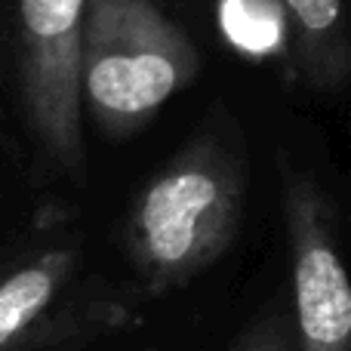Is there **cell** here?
<instances>
[{"label": "cell", "instance_id": "cell-1", "mask_svg": "<svg viewBox=\"0 0 351 351\" xmlns=\"http://www.w3.org/2000/svg\"><path fill=\"white\" fill-rule=\"evenodd\" d=\"M247 197V160L228 130L206 127L167 158L123 216V253L148 296L182 290L231 250Z\"/></svg>", "mask_w": 351, "mask_h": 351}, {"label": "cell", "instance_id": "cell-2", "mask_svg": "<svg viewBox=\"0 0 351 351\" xmlns=\"http://www.w3.org/2000/svg\"><path fill=\"white\" fill-rule=\"evenodd\" d=\"M200 74L194 40L152 0H86L80 111L111 139L139 133Z\"/></svg>", "mask_w": 351, "mask_h": 351}, {"label": "cell", "instance_id": "cell-3", "mask_svg": "<svg viewBox=\"0 0 351 351\" xmlns=\"http://www.w3.org/2000/svg\"><path fill=\"white\" fill-rule=\"evenodd\" d=\"M86 0H19V86L28 127L49 164L84 182L86 145L77 56Z\"/></svg>", "mask_w": 351, "mask_h": 351}, {"label": "cell", "instance_id": "cell-4", "mask_svg": "<svg viewBox=\"0 0 351 351\" xmlns=\"http://www.w3.org/2000/svg\"><path fill=\"white\" fill-rule=\"evenodd\" d=\"M77 265V247H43L0 271V351H43L62 339L53 308Z\"/></svg>", "mask_w": 351, "mask_h": 351}, {"label": "cell", "instance_id": "cell-5", "mask_svg": "<svg viewBox=\"0 0 351 351\" xmlns=\"http://www.w3.org/2000/svg\"><path fill=\"white\" fill-rule=\"evenodd\" d=\"M290 311L299 351H351V284L339 256L308 250L290 262Z\"/></svg>", "mask_w": 351, "mask_h": 351}, {"label": "cell", "instance_id": "cell-6", "mask_svg": "<svg viewBox=\"0 0 351 351\" xmlns=\"http://www.w3.org/2000/svg\"><path fill=\"white\" fill-rule=\"evenodd\" d=\"M296 71L317 96H336L351 74V40L342 0H280Z\"/></svg>", "mask_w": 351, "mask_h": 351}, {"label": "cell", "instance_id": "cell-7", "mask_svg": "<svg viewBox=\"0 0 351 351\" xmlns=\"http://www.w3.org/2000/svg\"><path fill=\"white\" fill-rule=\"evenodd\" d=\"M228 351H299L290 302L271 305V308L262 311L256 321H250L247 327L234 336Z\"/></svg>", "mask_w": 351, "mask_h": 351}]
</instances>
